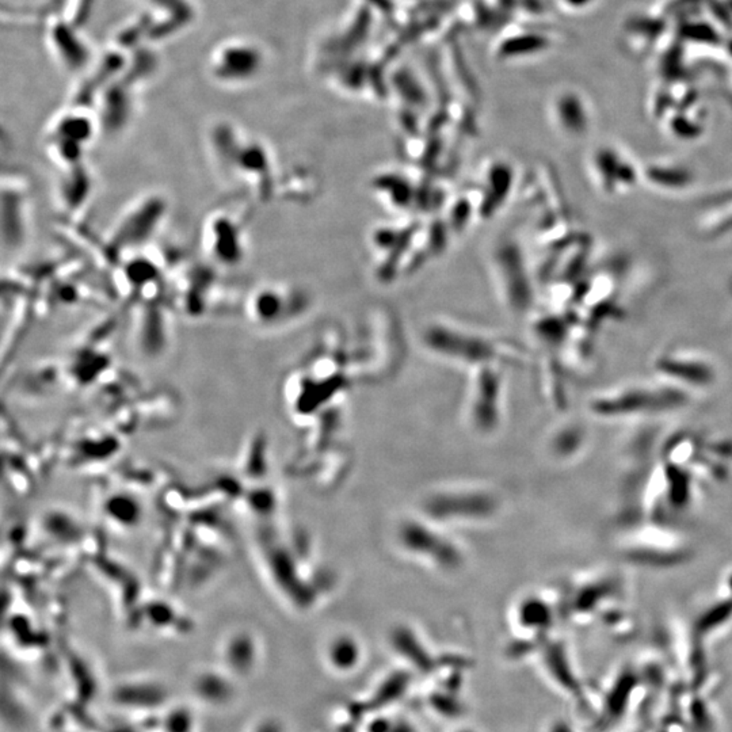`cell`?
<instances>
[{
	"mask_svg": "<svg viewBox=\"0 0 732 732\" xmlns=\"http://www.w3.org/2000/svg\"><path fill=\"white\" fill-rule=\"evenodd\" d=\"M159 204L155 200H152V202L147 201L143 205L139 204L122 217V220L118 223V231L115 235V241L120 244L122 251L130 246L143 243L148 235L154 232L159 217H154V215H158L163 210V205L158 207Z\"/></svg>",
	"mask_w": 732,
	"mask_h": 732,
	"instance_id": "2",
	"label": "cell"
},
{
	"mask_svg": "<svg viewBox=\"0 0 732 732\" xmlns=\"http://www.w3.org/2000/svg\"><path fill=\"white\" fill-rule=\"evenodd\" d=\"M355 655H357V653H355L353 644L349 643V641H342V643L335 646V663H339L341 666H349L350 663H353Z\"/></svg>",
	"mask_w": 732,
	"mask_h": 732,
	"instance_id": "3",
	"label": "cell"
},
{
	"mask_svg": "<svg viewBox=\"0 0 732 732\" xmlns=\"http://www.w3.org/2000/svg\"><path fill=\"white\" fill-rule=\"evenodd\" d=\"M243 235L241 225L231 213L216 212L205 224V248L216 263L236 266L244 255Z\"/></svg>",
	"mask_w": 732,
	"mask_h": 732,
	"instance_id": "1",
	"label": "cell"
}]
</instances>
